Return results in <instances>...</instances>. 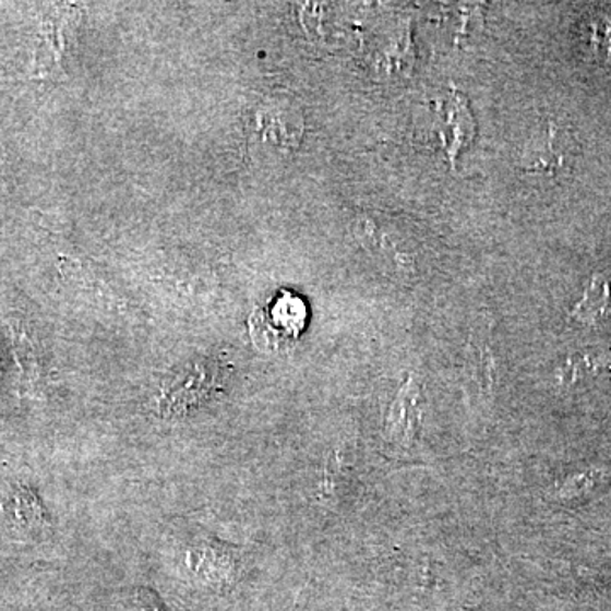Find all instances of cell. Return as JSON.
<instances>
[{
	"label": "cell",
	"mask_w": 611,
	"mask_h": 611,
	"mask_svg": "<svg viewBox=\"0 0 611 611\" xmlns=\"http://www.w3.org/2000/svg\"><path fill=\"white\" fill-rule=\"evenodd\" d=\"M308 320V310L299 296L283 290L250 318L253 344L265 351H279L298 340Z\"/></svg>",
	"instance_id": "6da1fadb"
},
{
	"label": "cell",
	"mask_w": 611,
	"mask_h": 611,
	"mask_svg": "<svg viewBox=\"0 0 611 611\" xmlns=\"http://www.w3.org/2000/svg\"><path fill=\"white\" fill-rule=\"evenodd\" d=\"M610 311L611 277L595 275L588 289H586L585 299L573 311V318L583 321V323H596Z\"/></svg>",
	"instance_id": "7a4b0ae2"
},
{
	"label": "cell",
	"mask_w": 611,
	"mask_h": 611,
	"mask_svg": "<svg viewBox=\"0 0 611 611\" xmlns=\"http://www.w3.org/2000/svg\"><path fill=\"white\" fill-rule=\"evenodd\" d=\"M12 342H14L15 359L20 362L24 375H26L31 382L38 381L39 372L41 371H39L35 345L29 340V336H27V333L24 332L23 328L14 326V328H12Z\"/></svg>",
	"instance_id": "3957f363"
}]
</instances>
